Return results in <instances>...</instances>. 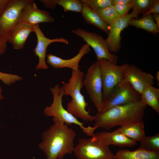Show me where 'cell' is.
Instances as JSON below:
<instances>
[{
    "label": "cell",
    "mask_w": 159,
    "mask_h": 159,
    "mask_svg": "<svg viewBox=\"0 0 159 159\" xmlns=\"http://www.w3.org/2000/svg\"><path fill=\"white\" fill-rule=\"evenodd\" d=\"M68 125L61 122H54L43 132L42 141L38 146L47 159H62L65 155L73 153L77 134Z\"/></svg>",
    "instance_id": "6da1fadb"
},
{
    "label": "cell",
    "mask_w": 159,
    "mask_h": 159,
    "mask_svg": "<svg viewBox=\"0 0 159 159\" xmlns=\"http://www.w3.org/2000/svg\"><path fill=\"white\" fill-rule=\"evenodd\" d=\"M146 107L147 105L140 100L98 112L95 116L94 126L108 130L117 126L143 122Z\"/></svg>",
    "instance_id": "7a4b0ae2"
},
{
    "label": "cell",
    "mask_w": 159,
    "mask_h": 159,
    "mask_svg": "<svg viewBox=\"0 0 159 159\" xmlns=\"http://www.w3.org/2000/svg\"><path fill=\"white\" fill-rule=\"evenodd\" d=\"M85 75L84 72L80 69L72 71L68 82L65 83L62 87L64 95H69L72 98L67 103L66 110L77 118L92 122L94 121L95 117L91 115L86 110L88 103L81 92L84 87Z\"/></svg>",
    "instance_id": "3957f363"
},
{
    "label": "cell",
    "mask_w": 159,
    "mask_h": 159,
    "mask_svg": "<svg viewBox=\"0 0 159 159\" xmlns=\"http://www.w3.org/2000/svg\"><path fill=\"white\" fill-rule=\"evenodd\" d=\"M50 90L53 96V101L50 106L44 108V113L45 115L48 117H52L54 122H59L68 125L72 124L77 125L86 135L93 137L95 131L97 128L95 126H85V123L79 121L63 107L62 98L64 94L62 87H60L59 84H57L54 87L51 88Z\"/></svg>",
    "instance_id": "277c9868"
},
{
    "label": "cell",
    "mask_w": 159,
    "mask_h": 159,
    "mask_svg": "<svg viewBox=\"0 0 159 159\" xmlns=\"http://www.w3.org/2000/svg\"><path fill=\"white\" fill-rule=\"evenodd\" d=\"M97 60L99 64L102 80L103 103L108 98L115 86L123 81L124 71L128 64L118 65L105 59Z\"/></svg>",
    "instance_id": "5b68a950"
},
{
    "label": "cell",
    "mask_w": 159,
    "mask_h": 159,
    "mask_svg": "<svg viewBox=\"0 0 159 159\" xmlns=\"http://www.w3.org/2000/svg\"><path fill=\"white\" fill-rule=\"evenodd\" d=\"M84 86L98 112L102 111L103 101L102 83L98 60L88 68L83 80Z\"/></svg>",
    "instance_id": "8992f818"
},
{
    "label": "cell",
    "mask_w": 159,
    "mask_h": 159,
    "mask_svg": "<svg viewBox=\"0 0 159 159\" xmlns=\"http://www.w3.org/2000/svg\"><path fill=\"white\" fill-rule=\"evenodd\" d=\"M33 0H9L0 16V37L7 42L11 32L19 21L22 10Z\"/></svg>",
    "instance_id": "52a82bcc"
},
{
    "label": "cell",
    "mask_w": 159,
    "mask_h": 159,
    "mask_svg": "<svg viewBox=\"0 0 159 159\" xmlns=\"http://www.w3.org/2000/svg\"><path fill=\"white\" fill-rule=\"evenodd\" d=\"M77 159H115L109 147L90 138H79L73 152Z\"/></svg>",
    "instance_id": "ba28073f"
},
{
    "label": "cell",
    "mask_w": 159,
    "mask_h": 159,
    "mask_svg": "<svg viewBox=\"0 0 159 159\" xmlns=\"http://www.w3.org/2000/svg\"><path fill=\"white\" fill-rule=\"evenodd\" d=\"M71 32L82 38L92 47L96 54L97 60L105 59L114 64H117L118 56L110 52L105 39L102 36L80 28L72 29Z\"/></svg>",
    "instance_id": "9c48e42d"
},
{
    "label": "cell",
    "mask_w": 159,
    "mask_h": 159,
    "mask_svg": "<svg viewBox=\"0 0 159 159\" xmlns=\"http://www.w3.org/2000/svg\"><path fill=\"white\" fill-rule=\"evenodd\" d=\"M140 100V94L130 83L122 81L115 86L108 98L103 103L101 111L115 106Z\"/></svg>",
    "instance_id": "30bf717a"
},
{
    "label": "cell",
    "mask_w": 159,
    "mask_h": 159,
    "mask_svg": "<svg viewBox=\"0 0 159 159\" xmlns=\"http://www.w3.org/2000/svg\"><path fill=\"white\" fill-rule=\"evenodd\" d=\"M123 81L128 82L140 95L145 88L154 84V78L150 74L143 71L135 65L128 64L123 72Z\"/></svg>",
    "instance_id": "8fae6325"
},
{
    "label": "cell",
    "mask_w": 159,
    "mask_h": 159,
    "mask_svg": "<svg viewBox=\"0 0 159 159\" xmlns=\"http://www.w3.org/2000/svg\"><path fill=\"white\" fill-rule=\"evenodd\" d=\"M33 32L35 33L37 39V43L33 50L35 55L39 58V62L35 69H47L48 68L46 62L47 50L48 47L54 42L62 43L68 44L69 42L62 37L53 39L47 38L41 29L39 24L33 26Z\"/></svg>",
    "instance_id": "7c38bea8"
},
{
    "label": "cell",
    "mask_w": 159,
    "mask_h": 159,
    "mask_svg": "<svg viewBox=\"0 0 159 159\" xmlns=\"http://www.w3.org/2000/svg\"><path fill=\"white\" fill-rule=\"evenodd\" d=\"M134 18L132 12L127 16L120 17L110 26L107 38L105 39L110 52H118L121 47V34L122 31L128 26L130 20Z\"/></svg>",
    "instance_id": "4fadbf2b"
},
{
    "label": "cell",
    "mask_w": 159,
    "mask_h": 159,
    "mask_svg": "<svg viewBox=\"0 0 159 159\" xmlns=\"http://www.w3.org/2000/svg\"><path fill=\"white\" fill-rule=\"evenodd\" d=\"M54 21L49 12L39 9L34 2L22 10L19 20V22L32 26L42 23H52Z\"/></svg>",
    "instance_id": "5bb4252c"
},
{
    "label": "cell",
    "mask_w": 159,
    "mask_h": 159,
    "mask_svg": "<svg viewBox=\"0 0 159 159\" xmlns=\"http://www.w3.org/2000/svg\"><path fill=\"white\" fill-rule=\"evenodd\" d=\"M92 138L99 143L108 147L113 145L121 148L130 147L137 144V142L127 138L117 129L112 131H103L95 133Z\"/></svg>",
    "instance_id": "9a60e30c"
},
{
    "label": "cell",
    "mask_w": 159,
    "mask_h": 159,
    "mask_svg": "<svg viewBox=\"0 0 159 159\" xmlns=\"http://www.w3.org/2000/svg\"><path fill=\"white\" fill-rule=\"evenodd\" d=\"M90 51V46L86 43L81 47L76 55L69 59H62L52 54H49L47 55L46 63L55 69L68 68L72 71H77L79 69V63L82 57Z\"/></svg>",
    "instance_id": "2e32d148"
},
{
    "label": "cell",
    "mask_w": 159,
    "mask_h": 159,
    "mask_svg": "<svg viewBox=\"0 0 159 159\" xmlns=\"http://www.w3.org/2000/svg\"><path fill=\"white\" fill-rule=\"evenodd\" d=\"M33 26L18 21L12 29L8 42L12 44L15 49L23 48L28 36L33 32Z\"/></svg>",
    "instance_id": "e0dca14e"
},
{
    "label": "cell",
    "mask_w": 159,
    "mask_h": 159,
    "mask_svg": "<svg viewBox=\"0 0 159 159\" xmlns=\"http://www.w3.org/2000/svg\"><path fill=\"white\" fill-rule=\"evenodd\" d=\"M115 159H159V151H150L140 147L134 150H119L115 155Z\"/></svg>",
    "instance_id": "ac0fdd59"
},
{
    "label": "cell",
    "mask_w": 159,
    "mask_h": 159,
    "mask_svg": "<svg viewBox=\"0 0 159 159\" xmlns=\"http://www.w3.org/2000/svg\"><path fill=\"white\" fill-rule=\"evenodd\" d=\"M81 11L82 16L86 22L93 25L108 34L110 26L106 24L96 12L83 3Z\"/></svg>",
    "instance_id": "d6986e66"
},
{
    "label": "cell",
    "mask_w": 159,
    "mask_h": 159,
    "mask_svg": "<svg viewBox=\"0 0 159 159\" xmlns=\"http://www.w3.org/2000/svg\"><path fill=\"white\" fill-rule=\"evenodd\" d=\"M143 122L121 126L117 130L127 138L136 142L140 141L145 136Z\"/></svg>",
    "instance_id": "ffe728a7"
},
{
    "label": "cell",
    "mask_w": 159,
    "mask_h": 159,
    "mask_svg": "<svg viewBox=\"0 0 159 159\" xmlns=\"http://www.w3.org/2000/svg\"><path fill=\"white\" fill-rule=\"evenodd\" d=\"M140 100L159 113V89L153 85L147 87L140 94Z\"/></svg>",
    "instance_id": "44dd1931"
},
{
    "label": "cell",
    "mask_w": 159,
    "mask_h": 159,
    "mask_svg": "<svg viewBox=\"0 0 159 159\" xmlns=\"http://www.w3.org/2000/svg\"><path fill=\"white\" fill-rule=\"evenodd\" d=\"M128 25L143 29L155 35L159 32V29L154 21L152 14L139 19L132 18L129 21Z\"/></svg>",
    "instance_id": "7402d4cb"
},
{
    "label": "cell",
    "mask_w": 159,
    "mask_h": 159,
    "mask_svg": "<svg viewBox=\"0 0 159 159\" xmlns=\"http://www.w3.org/2000/svg\"><path fill=\"white\" fill-rule=\"evenodd\" d=\"M95 11L103 21L109 26L120 17L113 5Z\"/></svg>",
    "instance_id": "603a6c76"
},
{
    "label": "cell",
    "mask_w": 159,
    "mask_h": 159,
    "mask_svg": "<svg viewBox=\"0 0 159 159\" xmlns=\"http://www.w3.org/2000/svg\"><path fill=\"white\" fill-rule=\"evenodd\" d=\"M155 0H134L132 7L134 18L137 19L138 15L147 12L153 5Z\"/></svg>",
    "instance_id": "cb8c5ba5"
},
{
    "label": "cell",
    "mask_w": 159,
    "mask_h": 159,
    "mask_svg": "<svg viewBox=\"0 0 159 159\" xmlns=\"http://www.w3.org/2000/svg\"><path fill=\"white\" fill-rule=\"evenodd\" d=\"M140 147L150 151H159V133L152 136L145 135L140 141Z\"/></svg>",
    "instance_id": "d4e9b609"
},
{
    "label": "cell",
    "mask_w": 159,
    "mask_h": 159,
    "mask_svg": "<svg viewBox=\"0 0 159 159\" xmlns=\"http://www.w3.org/2000/svg\"><path fill=\"white\" fill-rule=\"evenodd\" d=\"M57 4L61 6L64 12H81L83 4L80 0H58Z\"/></svg>",
    "instance_id": "484cf974"
},
{
    "label": "cell",
    "mask_w": 159,
    "mask_h": 159,
    "mask_svg": "<svg viewBox=\"0 0 159 159\" xmlns=\"http://www.w3.org/2000/svg\"><path fill=\"white\" fill-rule=\"evenodd\" d=\"M81 1L95 11L113 5L112 0H81Z\"/></svg>",
    "instance_id": "4316f807"
},
{
    "label": "cell",
    "mask_w": 159,
    "mask_h": 159,
    "mask_svg": "<svg viewBox=\"0 0 159 159\" xmlns=\"http://www.w3.org/2000/svg\"><path fill=\"white\" fill-rule=\"evenodd\" d=\"M23 79L22 77L16 74L5 73L0 71V80L8 86L21 81Z\"/></svg>",
    "instance_id": "83f0119b"
},
{
    "label": "cell",
    "mask_w": 159,
    "mask_h": 159,
    "mask_svg": "<svg viewBox=\"0 0 159 159\" xmlns=\"http://www.w3.org/2000/svg\"><path fill=\"white\" fill-rule=\"evenodd\" d=\"M133 2L127 4H117L114 6L118 15L121 17L128 14L129 11L132 9Z\"/></svg>",
    "instance_id": "f1b7e54d"
},
{
    "label": "cell",
    "mask_w": 159,
    "mask_h": 159,
    "mask_svg": "<svg viewBox=\"0 0 159 159\" xmlns=\"http://www.w3.org/2000/svg\"><path fill=\"white\" fill-rule=\"evenodd\" d=\"M153 14H159V0H155L153 5L147 12L142 15V17Z\"/></svg>",
    "instance_id": "f546056e"
},
{
    "label": "cell",
    "mask_w": 159,
    "mask_h": 159,
    "mask_svg": "<svg viewBox=\"0 0 159 159\" xmlns=\"http://www.w3.org/2000/svg\"><path fill=\"white\" fill-rule=\"evenodd\" d=\"M57 0H41L40 1L46 7L53 9L56 7Z\"/></svg>",
    "instance_id": "4dcf8cb0"
},
{
    "label": "cell",
    "mask_w": 159,
    "mask_h": 159,
    "mask_svg": "<svg viewBox=\"0 0 159 159\" xmlns=\"http://www.w3.org/2000/svg\"><path fill=\"white\" fill-rule=\"evenodd\" d=\"M6 43L4 39L0 37V56L6 51L7 48Z\"/></svg>",
    "instance_id": "1f68e13d"
},
{
    "label": "cell",
    "mask_w": 159,
    "mask_h": 159,
    "mask_svg": "<svg viewBox=\"0 0 159 159\" xmlns=\"http://www.w3.org/2000/svg\"><path fill=\"white\" fill-rule=\"evenodd\" d=\"M113 5L117 4H127L134 2V0H112Z\"/></svg>",
    "instance_id": "d6a6232c"
},
{
    "label": "cell",
    "mask_w": 159,
    "mask_h": 159,
    "mask_svg": "<svg viewBox=\"0 0 159 159\" xmlns=\"http://www.w3.org/2000/svg\"><path fill=\"white\" fill-rule=\"evenodd\" d=\"M9 0H0V16L3 13Z\"/></svg>",
    "instance_id": "836d02e7"
},
{
    "label": "cell",
    "mask_w": 159,
    "mask_h": 159,
    "mask_svg": "<svg viewBox=\"0 0 159 159\" xmlns=\"http://www.w3.org/2000/svg\"><path fill=\"white\" fill-rule=\"evenodd\" d=\"M153 18L158 27L159 29V14H152Z\"/></svg>",
    "instance_id": "e575fe53"
},
{
    "label": "cell",
    "mask_w": 159,
    "mask_h": 159,
    "mask_svg": "<svg viewBox=\"0 0 159 159\" xmlns=\"http://www.w3.org/2000/svg\"><path fill=\"white\" fill-rule=\"evenodd\" d=\"M4 98V97L2 93V89L0 84V102Z\"/></svg>",
    "instance_id": "d590c367"
},
{
    "label": "cell",
    "mask_w": 159,
    "mask_h": 159,
    "mask_svg": "<svg viewBox=\"0 0 159 159\" xmlns=\"http://www.w3.org/2000/svg\"><path fill=\"white\" fill-rule=\"evenodd\" d=\"M156 79H157V80L158 82V84L159 85V71H158L157 73H156Z\"/></svg>",
    "instance_id": "8d00e7d4"
}]
</instances>
